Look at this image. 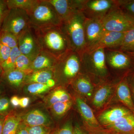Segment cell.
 Here are the masks:
<instances>
[{
	"instance_id": "cell-1",
	"label": "cell",
	"mask_w": 134,
	"mask_h": 134,
	"mask_svg": "<svg viewBox=\"0 0 134 134\" xmlns=\"http://www.w3.org/2000/svg\"><path fill=\"white\" fill-rule=\"evenodd\" d=\"M34 29L41 50L56 59L72 49L67 37L60 26Z\"/></svg>"
},
{
	"instance_id": "cell-2",
	"label": "cell",
	"mask_w": 134,
	"mask_h": 134,
	"mask_svg": "<svg viewBox=\"0 0 134 134\" xmlns=\"http://www.w3.org/2000/svg\"><path fill=\"white\" fill-rule=\"evenodd\" d=\"M86 19L81 12H77L62 21L60 26L67 37L72 50L81 55L86 50L84 31Z\"/></svg>"
},
{
	"instance_id": "cell-3",
	"label": "cell",
	"mask_w": 134,
	"mask_h": 134,
	"mask_svg": "<svg viewBox=\"0 0 134 134\" xmlns=\"http://www.w3.org/2000/svg\"><path fill=\"white\" fill-rule=\"evenodd\" d=\"M28 14L31 26L35 29L60 26L62 22L55 8L47 0H38Z\"/></svg>"
},
{
	"instance_id": "cell-4",
	"label": "cell",
	"mask_w": 134,
	"mask_h": 134,
	"mask_svg": "<svg viewBox=\"0 0 134 134\" xmlns=\"http://www.w3.org/2000/svg\"><path fill=\"white\" fill-rule=\"evenodd\" d=\"M81 69V55L71 49L57 59L53 69L54 80L56 81L60 78L67 81H72Z\"/></svg>"
},
{
	"instance_id": "cell-5",
	"label": "cell",
	"mask_w": 134,
	"mask_h": 134,
	"mask_svg": "<svg viewBox=\"0 0 134 134\" xmlns=\"http://www.w3.org/2000/svg\"><path fill=\"white\" fill-rule=\"evenodd\" d=\"M105 31L125 32L134 29V18L118 6L101 20Z\"/></svg>"
},
{
	"instance_id": "cell-6",
	"label": "cell",
	"mask_w": 134,
	"mask_h": 134,
	"mask_svg": "<svg viewBox=\"0 0 134 134\" xmlns=\"http://www.w3.org/2000/svg\"><path fill=\"white\" fill-rule=\"evenodd\" d=\"M28 12L18 9H9L3 21L0 31L8 32L18 36L31 26Z\"/></svg>"
},
{
	"instance_id": "cell-7",
	"label": "cell",
	"mask_w": 134,
	"mask_h": 134,
	"mask_svg": "<svg viewBox=\"0 0 134 134\" xmlns=\"http://www.w3.org/2000/svg\"><path fill=\"white\" fill-rule=\"evenodd\" d=\"M81 68L85 67L89 72L100 77L108 75L104 49L97 48L85 51L81 55Z\"/></svg>"
},
{
	"instance_id": "cell-8",
	"label": "cell",
	"mask_w": 134,
	"mask_h": 134,
	"mask_svg": "<svg viewBox=\"0 0 134 134\" xmlns=\"http://www.w3.org/2000/svg\"><path fill=\"white\" fill-rule=\"evenodd\" d=\"M118 6V0H82L81 12L87 19L101 20Z\"/></svg>"
},
{
	"instance_id": "cell-9",
	"label": "cell",
	"mask_w": 134,
	"mask_h": 134,
	"mask_svg": "<svg viewBox=\"0 0 134 134\" xmlns=\"http://www.w3.org/2000/svg\"><path fill=\"white\" fill-rule=\"evenodd\" d=\"M18 47L22 54L32 60L41 51L35 30L31 26L23 32L18 37Z\"/></svg>"
},
{
	"instance_id": "cell-10",
	"label": "cell",
	"mask_w": 134,
	"mask_h": 134,
	"mask_svg": "<svg viewBox=\"0 0 134 134\" xmlns=\"http://www.w3.org/2000/svg\"><path fill=\"white\" fill-rule=\"evenodd\" d=\"M107 67L115 70H129L134 65V58L127 53L116 49H104Z\"/></svg>"
},
{
	"instance_id": "cell-11",
	"label": "cell",
	"mask_w": 134,
	"mask_h": 134,
	"mask_svg": "<svg viewBox=\"0 0 134 134\" xmlns=\"http://www.w3.org/2000/svg\"><path fill=\"white\" fill-rule=\"evenodd\" d=\"M101 134H134V114L121 117L114 123L99 128L95 131Z\"/></svg>"
},
{
	"instance_id": "cell-12",
	"label": "cell",
	"mask_w": 134,
	"mask_h": 134,
	"mask_svg": "<svg viewBox=\"0 0 134 134\" xmlns=\"http://www.w3.org/2000/svg\"><path fill=\"white\" fill-rule=\"evenodd\" d=\"M84 31L85 51H90L97 44L105 31L101 20L86 18Z\"/></svg>"
},
{
	"instance_id": "cell-13",
	"label": "cell",
	"mask_w": 134,
	"mask_h": 134,
	"mask_svg": "<svg viewBox=\"0 0 134 134\" xmlns=\"http://www.w3.org/2000/svg\"><path fill=\"white\" fill-rule=\"evenodd\" d=\"M53 6L62 21L81 12L82 0H47Z\"/></svg>"
},
{
	"instance_id": "cell-14",
	"label": "cell",
	"mask_w": 134,
	"mask_h": 134,
	"mask_svg": "<svg viewBox=\"0 0 134 134\" xmlns=\"http://www.w3.org/2000/svg\"><path fill=\"white\" fill-rule=\"evenodd\" d=\"M125 32L105 31L97 44L91 50L99 48L118 50L122 43Z\"/></svg>"
},
{
	"instance_id": "cell-15",
	"label": "cell",
	"mask_w": 134,
	"mask_h": 134,
	"mask_svg": "<svg viewBox=\"0 0 134 134\" xmlns=\"http://www.w3.org/2000/svg\"><path fill=\"white\" fill-rule=\"evenodd\" d=\"M77 106L82 117L87 125L88 131H95L100 127L98 121L96 119L91 108L82 99H76Z\"/></svg>"
},
{
	"instance_id": "cell-16",
	"label": "cell",
	"mask_w": 134,
	"mask_h": 134,
	"mask_svg": "<svg viewBox=\"0 0 134 134\" xmlns=\"http://www.w3.org/2000/svg\"><path fill=\"white\" fill-rule=\"evenodd\" d=\"M57 59L44 51H41L32 61L31 69L32 72L46 69H53Z\"/></svg>"
},
{
	"instance_id": "cell-17",
	"label": "cell",
	"mask_w": 134,
	"mask_h": 134,
	"mask_svg": "<svg viewBox=\"0 0 134 134\" xmlns=\"http://www.w3.org/2000/svg\"><path fill=\"white\" fill-rule=\"evenodd\" d=\"M128 109L124 107H115L101 114L98 119L103 127L111 125L121 117L132 113Z\"/></svg>"
},
{
	"instance_id": "cell-18",
	"label": "cell",
	"mask_w": 134,
	"mask_h": 134,
	"mask_svg": "<svg viewBox=\"0 0 134 134\" xmlns=\"http://www.w3.org/2000/svg\"><path fill=\"white\" fill-rule=\"evenodd\" d=\"M23 123L26 126H47L50 123L48 116L41 110H34L24 114L22 118Z\"/></svg>"
},
{
	"instance_id": "cell-19",
	"label": "cell",
	"mask_w": 134,
	"mask_h": 134,
	"mask_svg": "<svg viewBox=\"0 0 134 134\" xmlns=\"http://www.w3.org/2000/svg\"><path fill=\"white\" fill-rule=\"evenodd\" d=\"M26 74L16 69L3 72L1 83L12 88H17L24 84Z\"/></svg>"
},
{
	"instance_id": "cell-20",
	"label": "cell",
	"mask_w": 134,
	"mask_h": 134,
	"mask_svg": "<svg viewBox=\"0 0 134 134\" xmlns=\"http://www.w3.org/2000/svg\"><path fill=\"white\" fill-rule=\"evenodd\" d=\"M72 82L79 93L86 97H90L92 96L93 84L88 75L80 73Z\"/></svg>"
},
{
	"instance_id": "cell-21",
	"label": "cell",
	"mask_w": 134,
	"mask_h": 134,
	"mask_svg": "<svg viewBox=\"0 0 134 134\" xmlns=\"http://www.w3.org/2000/svg\"><path fill=\"white\" fill-rule=\"evenodd\" d=\"M52 79H54L53 69L41 70L34 71L26 75L24 84L32 83H46Z\"/></svg>"
},
{
	"instance_id": "cell-22",
	"label": "cell",
	"mask_w": 134,
	"mask_h": 134,
	"mask_svg": "<svg viewBox=\"0 0 134 134\" xmlns=\"http://www.w3.org/2000/svg\"><path fill=\"white\" fill-rule=\"evenodd\" d=\"M117 95L119 100L134 114V104L129 86L126 79L122 80L118 84Z\"/></svg>"
},
{
	"instance_id": "cell-23",
	"label": "cell",
	"mask_w": 134,
	"mask_h": 134,
	"mask_svg": "<svg viewBox=\"0 0 134 134\" xmlns=\"http://www.w3.org/2000/svg\"><path fill=\"white\" fill-rule=\"evenodd\" d=\"M21 121L19 115L12 111L5 117L2 134H16Z\"/></svg>"
},
{
	"instance_id": "cell-24",
	"label": "cell",
	"mask_w": 134,
	"mask_h": 134,
	"mask_svg": "<svg viewBox=\"0 0 134 134\" xmlns=\"http://www.w3.org/2000/svg\"><path fill=\"white\" fill-rule=\"evenodd\" d=\"M112 87L110 84H105L97 91L93 96V104L97 108L102 107L111 93Z\"/></svg>"
},
{
	"instance_id": "cell-25",
	"label": "cell",
	"mask_w": 134,
	"mask_h": 134,
	"mask_svg": "<svg viewBox=\"0 0 134 134\" xmlns=\"http://www.w3.org/2000/svg\"><path fill=\"white\" fill-rule=\"evenodd\" d=\"M54 79H50L46 83H32L25 85L26 91L32 95H39L48 91L56 84Z\"/></svg>"
},
{
	"instance_id": "cell-26",
	"label": "cell",
	"mask_w": 134,
	"mask_h": 134,
	"mask_svg": "<svg viewBox=\"0 0 134 134\" xmlns=\"http://www.w3.org/2000/svg\"><path fill=\"white\" fill-rule=\"evenodd\" d=\"M9 9H18L24 10L27 12L31 10L38 0H6Z\"/></svg>"
},
{
	"instance_id": "cell-27",
	"label": "cell",
	"mask_w": 134,
	"mask_h": 134,
	"mask_svg": "<svg viewBox=\"0 0 134 134\" xmlns=\"http://www.w3.org/2000/svg\"><path fill=\"white\" fill-rule=\"evenodd\" d=\"M70 100V97L66 91L62 89L54 91L48 98V104L50 106L59 102H65Z\"/></svg>"
},
{
	"instance_id": "cell-28",
	"label": "cell",
	"mask_w": 134,
	"mask_h": 134,
	"mask_svg": "<svg viewBox=\"0 0 134 134\" xmlns=\"http://www.w3.org/2000/svg\"><path fill=\"white\" fill-rule=\"evenodd\" d=\"M118 50L127 53L134 52V29L125 32L122 43Z\"/></svg>"
},
{
	"instance_id": "cell-29",
	"label": "cell",
	"mask_w": 134,
	"mask_h": 134,
	"mask_svg": "<svg viewBox=\"0 0 134 134\" xmlns=\"http://www.w3.org/2000/svg\"><path fill=\"white\" fill-rule=\"evenodd\" d=\"M21 54L18 47L12 48L9 57L1 65L3 72L15 69L17 58Z\"/></svg>"
},
{
	"instance_id": "cell-30",
	"label": "cell",
	"mask_w": 134,
	"mask_h": 134,
	"mask_svg": "<svg viewBox=\"0 0 134 134\" xmlns=\"http://www.w3.org/2000/svg\"><path fill=\"white\" fill-rule=\"evenodd\" d=\"M32 60L26 55L21 54L17 58L15 69L23 71L26 74H29L32 72L31 69V65Z\"/></svg>"
},
{
	"instance_id": "cell-31",
	"label": "cell",
	"mask_w": 134,
	"mask_h": 134,
	"mask_svg": "<svg viewBox=\"0 0 134 134\" xmlns=\"http://www.w3.org/2000/svg\"><path fill=\"white\" fill-rule=\"evenodd\" d=\"M0 43L12 49L18 46V37L10 32L0 31Z\"/></svg>"
},
{
	"instance_id": "cell-32",
	"label": "cell",
	"mask_w": 134,
	"mask_h": 134,
	"mask_svg": "<svg viewBox=\"0 0 134 134\" xmlns=\"http://www.w3.org/2000/svg\"><path fill=\"white\" fill-rule=\"evenodd\" d=\"M72 103L71 100L65 102H59L51 106L54 113L58 116L64 115L70 109Z\"/></svg>"
},
{
	"instance_id": "cell-33",
	"label": "cell",
	"mask_w": 134,
	"mask_h": 134,
	"mask_svg": "<svg viewBox=\"0 0 134 134\" xmlns=\"http://www.w3.org/2000/svg\"><path fill=\"white\" fill-rule=\"evenodd\" d=\"M119 7L134 18V0H118Z\"/></svg>"
},
{
	"instance_id": "cell-34",
	"label": "cell",
	"mask_w": 134,
	"mask_h": 134,
	"mask_svg": "<svg viewBox=\"0 0 134 134\" xmlns=\"http://www.w3.org/2000/svg\"><path fill=\"white\" fill-rule=\"evenodd\" d=\"M11 104L8 97L2 96L0 97V114L7 116L12 111L10 110Z\"/></svg>"
},
{
	"instance_id": "cell-35",
	"label": "cell",
	"mask_w": 134,
	"mask_h": 134,
	"mask_svg": "<svg viewBox=\"0 0 134 134\" xmlns=\"http://www.w3.org/2000/svg\"><path fill=\"white\" fill-rule=\"evenodd\" d=\"M29 134H50V130L47 126H29L25 125Z\"/></svg>"
},
{
	"instance_id": "cell-36",
	"label": "cell",
	"mask_w": 134,
	"mask_h": 134,
	"mask_svg": "<svg viewBox=\"0 0 134 134\" xmlns=\"http://www.w3.org/2000/svg\"><path fill=\"white\" fill-rule=\"evenodd\" d=\"M74 128L70 122H67L60 128L55 130L50 134H73Z\"/></svg>"
},
{
	"instance_id": "cell-37",
	"label": "cell",
	"mask_w": 134,
	"mask_h": 134,
	"mask_svg": "<svg viewBox=\"0 0 134 134\" xmlns=\"http://www.w3.org/2000/svg\"><path fill=\"white\" fill-rule=\"evenodd\" d=\"M12 49L0 43V65L7 59Z\"/></svg>"
},
{
	"instance_id": "cell-38",
	"label": "cell",
	"mask_w": 134,
	"mask_h": 134,
	"mask_svg": "<svg viewBox=\"0 0 134 134\" xmlns=\"http://www.w3.org/2000/svg\"><path fill=\"white\" fill-rule=\"evenodd\" d=\"M8 10L7 1L0 0V30L5 15Z\"/></svg>"
},
{
	"instance_id": "cell-39",
	"label": "cell",
	"mask_w": 134,
	"mask_h": 134,
	"mask_svg": "<svg viewBox=\"0 0 134 134\" xmlns=\"http://www.w3.org/2000/svg\"><path fill=\"white\" fill-rule=\"evenodd\" d=\"M30 103V98L28 97H24L20 98L19 106L22 108H25L28 107Z\"/></svg>"
},
{
	"instance_id": "cell-40",
	"label": "cell",
	"mask_w": 134,
	"mask_h": 134,
	"mask_svg": "<svg viewBox=\"0 0 134 134\" xmlns=\"http://www.w3.org/2000/svg\"><path fill=\"white\" fill-rule=\"evenodd\" d=\"M19 100L20 98L18 96H12L10 99V104L13 107H16L19 106Z\"/></svg>"
},
{
	"instance_id": "cell-41",
	"label": "cell",
	"mask_w": 134,
	"mask_h": 134,
	"mask_svg": "<svg viewBox=\"0 0 134 134\" xmlns=\"http://www.w3.org/2000/svg\"><path fill=\"white\" fill-rule=\"evenodd\" d=\"M16 134H29L24 124H20L18 129L17 131Z\"/></svg>"
},
{
	"instance_id": "cell-42",
	"label": "cell",
	"mask_w": 134,
	"mask_h": 134,
	"mask_svg": "<svg viewBox=\"0 0 134 134\" xmlns=\"http://www.w3.org/2000/svg\"><path fill=\"white\" fill-rule=\"evenodd\" d=\"M73 134H86L83 130H82L78 126H76L74 128Z\"/></svg>"
},
{
	"instance_id": "cell-43",
	"label": "cell",
	"mask_w": 134,
	"mask_h": 134,
	"mask_svg": "<svg viewBox=\"0 0 134 134\" xmlns=\"http://www.w3.org/2000/svg\"><path fill=\"white\" fill-rule=\"evenodd\" d=\"M5 116L0 114V134H2Z\"/></svg>"
},
{
	"instance_id": "cell-44",
	"label": "cell",
	"mask_w": 134,
	"mask_h": 134,
	"mask_svg": "<svg viewBox=\"0 0 134 134\" xmlns=\"http://www.w3.org/2000/svg\"><path fill=\"white\" fill-rule=\"evenodd\" d=\"M4 87L2 84L0 83V97L2 96V94L4 91Z\"/></svg>"
},
{
	"instance_id": "cell-45",
	"label": "cell",
	"mask_w": 134,
	"mask_h": 134,
	"mask_svg": "<svg viewBox=\"0 0 134 134\" xmlns=\"http://www.w3.org/2000/svg\"><path fill=\"white\" fill-rule=\"evenodd\" d=\"M3 72H3L1 67V65H0V83H1V82Z\"/></svg>"
},
{
	"instance_id": "cell-46",
	"label": "cell",
	"mask_w": 134,
	"mask_h": 134,
	"mask_svg": "<svg viewBox=\"0 0 134 134\" xmlns=\"http://www.w3.org/2000/svg\"><path fill=\"white\" fill-rule=\"evenodd\" d=\"M88 134H101L97 132H88Z\"/></svg>"
},
{
	"instance_id": "cell-47",
	"label": "cell",
	"mask_w": 134,
	"mask_h": 134,
	"mask_svg": "<svg viewBox=\"0 0 134 134\" xmlns=\"http://www.w3.org/2000/svg\"><path fill=\"white\" fill-rule=\"evenodd\" d=\"M132 82L133 83V91L134 93V75H133V77L132 78Z\"/></svg>"
},
{
	"instance_id": "cell-48",
	"label": "cell",
	"mask_w": 134,
	"mask_h": 134,
	"mask_svg": "<svg viewBox=\"0 0 134 134\" xmlns=\"http://www.w3.org/2000/svg\"><path fill=\"white\" fill-rule=\"evenodd\" d=\"M126 53H127V52H126ZM127 53L129 54V55H131V56H132V57H133V58H134V52Z\"/></svg>"
},
{
	"instance_id": "cell-49",
	"label": "cell",
	"mask_w": 134,
	"mask_h": 134,
	"mask_svg": "<svg viewBox=\"0 0 134 134\" xmlns=\"http://www.w3.org/2000/svg\"></svg>"
}]
</instances>
